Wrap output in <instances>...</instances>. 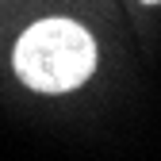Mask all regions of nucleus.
<instances>
[{
    "label": "nucleus",
    "instance_id": "f257e3e1",
    "mask_svg": "<svg viewBox=\"0 0 161 161\" xmlns=\"http://www.w3.org/2000/svg\"><path fill=\"white\" fill-rule=\"evenodd\" d=\"M96 62H100L96 38L65 15L31 23L19 35L15 54H12L15 77L31 92H42V96H62V92L80 88L96 73Z\"/></svg>",
    "mask_w": 161,
    "mask_h": 161
},
{
    "label": "nucleus",
    "instance_id": "f03ea898",
    "mask_svg": "<svg viewBox=\"0 0 161 161\" xmlns=\"http://www.w3.org/2000/svg\"><path fill=\"white\" fill-rule=\"evenodd\" d=\"M146 4H161V0H146Z\"/></svg>",
    "mask_w": 161,
    "mask_h": 161
}]
</instances>
